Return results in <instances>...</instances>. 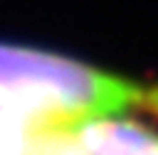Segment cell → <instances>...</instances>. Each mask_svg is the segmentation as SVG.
Returning a JSON list of instances; mask_svg holds the SVG:
<instances>
[{"label":"cell","instance_id":"obj_1","mask_svg":"<svg viewBox=\"0 0 158 155\" xmlns=\"http://www.w3.org/2000/svg\"><path fill=\"white\" fill-rule=\"evenodd\" d=\"M0 94L50 133L117 116L142 100V92L125 78L14 44H0Z\"/></svg>","mask_w":158,"mask_h":155},{"label":"cell","instance_id":"obj_2","mask_svg":"<svg viewBox=\"0 0 158 155\" xmlns=\"http://www.w3.org/2000/svg\"><path fill=\"white\" fill-rule=\"evenodd\" d=\"M69 155H158V136L142 125L94 119L67 136Z\"/></svg>","mask_w":158,"mask_h":155},{"label":"cell","instance_id":"obj_3","mask_svg":"<svg viewBox=\"0 0 158 155\" xmlns=\"http://www.w3.org/2000/svg\"><path fill=\"white\" fill-rule=\"evenodd\" d=\"M69 133L44 130L19 105L0 94V155H69Z\"/></svg>","mask_w":158,"mask_h":155},{"label":"cell","instance_id":"obj_4","mask_svg":"<svg viewBox=\"0 0 158 155\" xmlns=\"http://www.w3.org/2000/svg\"><path fill=\"white\" fill-rule=\"evenodd\" d=\"M144 100H147L150 111H156V114H158V89H153V92H147V94H144Z\"/></svg>","mask_w":158,"mask_h":155}]
</instances>
